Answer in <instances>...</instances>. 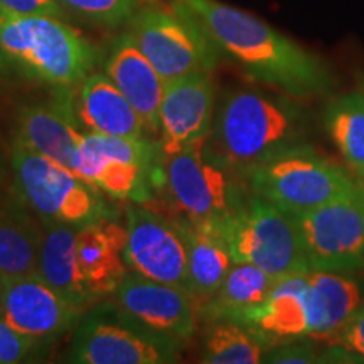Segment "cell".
Segmentation results:
<instances>
[{
	"label": "cell",
	"mask_w": 364,
	"mask_h": 364,
	"mask_svg": "<svg viewBox=\"0 0 364 364\" xmlns=\"http://www.w3.org/2000/svg\"><path fill=\"white\" fill-rule=\"evenodd\" d=\"M201 21L221 56L236 63L250 78L294 98L326 97L336 76L317 54L289 36L221 0H181Z\"/></svg>",
	"instance_id": "cell-1"
},
{
	"label": "cell",
	"mask_w": 364,
	"mask_h": 364,
	"mask_svg": "<svg viewBox=\"0 0 364 364\" xmlns=\"http://www.w3.org/2000/svg\"><path fill=\"white\" fill-rule=\"evenodd\" d=\"M295 100L257 88L226 91L206 140L209 150L247 176L268 159L306 144L311 117Z\"/></svg>",
	"instance_id": "cell-2"
},
{
	"label": "cell",
	"mask_w": 364,
	"mask_h": 364,
	"mask_svg": "<svg viewBox=\"0 0 364 364\" xmlns=\"http://www.w3.org/2000/svg\"><path fill=\"white\" fill-rule=\"evenodd\" d=\"M0 38L14 68L56 90L76 88L98 63L93 44L59 17L0 11Z\"/></svg>",
	"instance_id": "cell-3"
},
{
	"label": "cell",
	"mask_w": 364,
	"mask_h": 364,
	"mask_svg": "<svg viewBox=\"0 0 364 364\" xmlns=\"http://www.w3.org/2000/svg\"><path fill=\"white\" fill-rule=\"evenodd\" d=\"M206 140L166 156L164 172L172 199L189 221L218 225L238 215L253 193L247 176L218 159Z\"/></svg>",
	"instance_id": "cell-4"
},
{
	"label": "cell",
	"mask_w": 364,
	"mask_h": 364,
	"mask_svg": "<svg viewBox=\"0 0 364 364\" xmlns=\"http://www.w3.org/2000/svg\"><path fill=\"white\" fill-rule=\"evenodd\" d=\"M129 33L164 81L213 73L220 63L215 41L181 0H172L171 7H140L129 22Z\"/></svg>",
	"instance_id": "cell-5"
},
{
	"label": "cell",
	"mask_w": 364,
	"mask_h": 364,
	"mask_svg": "<svg viewBox=\"0 0 364 364\" xmlns=\"http://www.w3.org/2000/svg\"><path fill=\"white\" fill-rule=\"evenodd\" d=\"M247 181L253 194L290 215L311 211L358 188L348 172L309 142L268 159L248 172Z\"/></svg>",
	"instance_id": "cell-6"
},
{
	"label": "cell",
	"mask_w": 364,
	"mask_h": 364,
	"mask_svg": "<svg viewBox=\"0 0 364 364\" xmlns=\"http://www.w3.org/2000/svg\"><path fill=\"white\" fill-rule=\"evenodd\" d=\"M206 226L221 235L233 262L253 263L275 279L311 272L294 216L260 196L230 220Z\"/></svg>",
	"instance_id": "cell-7"
},
{
	"label": "cell",
	"mask_w": 364,
	"mask_h": 364,
	"mask_svg": "<svg viewBox=\"0 0 364 364\" xmlns=\"http://www.w3.org/2000/svg\"><path fill=\"white\" fill-rule=\"evenodd\" d=\"M12 169L21 198L44 221L81 228L105 220L97 188L17 140L12 144Z\"/></svg>",
	"instance_id": "cell-8"
},
{
	"label": "cell",
	"mask_w": 364,
	"mask_h": 364,
	"mask_svg": "<svg viewBox=\"0 0 364 364\" xmlns=\"http://www.w3.org/2000/svg\"><path fill=\"white\" fill-rule=\"evenodd\" d=\"M181 341L156 332L120 307H98L76 327L70 363L171 364L179 363Z\"/></svg>",
	"instance_id": "cell-9"
},
{
	"label": "cell",
	"mask_w": 364,
	"mask_h": 364,
	"mask_svg": "<svg viewBox=\"0 0 364 364\" xmlns=\"http://www.w3.org/2000/svg\"><path fill=\"white\" fill-rule=\"evenodd\" d=\"M159 149L147 139H124L102 134L81 135L73 172L115 199L145 203L156 184Z\"/></svg>",
	"instance_id": "cell-10"
},
{
	"label": "cell",
	"mask_w": 364,
	"mask_h": 364,
	"mask_svg": "<svg viewBox=\"0 0 364 364\" xmlns=\"http://www.w3.org/2000/svg\"><path fill=\"white\" fill-rule=\"evenodd\" d=\"M292 216L311 270L351 273L364 268V204L359 186Z\"/></svg>",
	"instance_id": "cell-11"
},
{
	"label": "cell",
	"mask_w": 364,
	"mask_h": 364,
	"mask_svg": "<svg viewBox=\"0 0 364 364\" xmlns=\"http://www.w3.org/2000/svg\"><path fill=\"white\" fill-rule=\"evenodd\" d=\"M124 258L132 272L189 292L188 243L179 223L145 206L127 211Z\"/></svg>",
	"instance_id": "cell-12"
},
{
	"label": "cell",
	"mask_w": 364,
	"mask_h": 364,
	"mask_svg": "<svg viewBox=\"0 0 364 364\" xmlns=\"http://www.w3.org/2000/svg\"><path fill=\"white\" fill-rule=\"evenodd\" d=\"M211 75L194 73L166 81L161 103L164 156L182 152L211 134L216 112V90Z\"/></svg>",
	"instance_id": "cell-13"
},
{
	"label": "cell",
	"mask_w": 364,
	"mask_h": 364,
	"mask_svg": "<svg viewBox=\"0 0 364 364\" xmlns=\"http://www.w3.org/2000/svg\"><path fill=\"white\" fill-rule=\"evenodd\" d=\"M0 314L14 329L38 343L70 331L80 318L81 309L36 273L7 279L0 292Z\"/></svg>",
	"instance_id": "cell-14"
},
{
	"label": "cell",
	"mask_w": 364,
	"mask_h": 364,
	"mask_svg": "<svg viewBox=\"0 0 364 364\" xmlns=\"http://www.w3.org/2000/svg\"><path fill=\"white\" fill-rule=\"evenodd\" d=\"M117 306L149 329L186 341L196 331V302L179 287L127 272L117 289Z\"/></svg>",
	"instance_id": "cell-15"
},
{
	"label": "cell",
	"mask_w": 364,
	"mask_h": 364,
	"mask_svg": "<svg viewBox=\"0 0 364 364\" xmlns=\"http://www.w3.org/2000/svg\"><path fill=\"white\" fill-rule=\"evenodd\" d=\"M58 91V97L51 102L26 105L21 108L14 140L73 171L83 134L76 129L78 117L73 103L75 93L73 90Z\"/></svg>",
	"instance_id": "cell-16"
},
{
	"label": "cell",
	"mask_w": 364,
	"mask_h": 364,
	"mask_svg": "<svg viewBox=\"0 0 364 364\" xmlns=\"http://www.w3.org/2000/svg\"><path fill=\"white\" fill-rule=\"evenodd\" d=\"M105 73L142 118L145 130L154 134L161 132V103L166 81L140 51L130 33L115 39L105 61Z\"/></svg>",
	"instance_id": "cell-17"
},
{
	"label": "cell",
	"mask_w": 364,
	"mask_h": 364,
	"mask_svg": "<svg viewBox=\"0 0 364 364\" xmlns=\"http://www.w3.org/2000/svg\"><path fill=\"white\" fill-rule=\"evenodd\" d=\"M127 230L100 220L76 231V255L81 275L95 299L117 292L127 275L124 248Z\"/></svg>",
	"instance_id": "cell-18"
},
{
	"label": "cell",
	"mask_w": 364,
	"mask_h": 364,
	"mask_svg": "<svg viewBox=\"0 0 364 364\" xmlns=\"http://www.w3.org/2000/svg\"><path fill=\"white\" fill-rule=\"evenodd\" d=\"M76 117L93 134L144 139L145 125L139 113L105 73H91L78 85L73 98Z\"/></svg>",
	"instance_id": "cell-19"
},
{
	"label": "cell",
	"mask_w": 364,
	"mask_h": 364,
	"mask_svg": "<svg viewBox=\"0 0 364 364\" xmlns=\"http://www.w3.org/2000/svg\"><path fill=\"white\" fill-rule=\"evenodd\" d=\"M307 275L309 272L279 279L270 297L236 322L260 332L273 344L277 341L309 338Z\"/></svg>",
	"instance_id": "cell-20"
},
{
	"label": "cell",
	"mask_w": 364,
	"mask_h": 364,
	"mask_svg": "<svg viewBox=\"0 0 364 364\" xmlns=\"http://www.w3.org/2000/svg\"><path fill=\"white\" fill-rule=\"evenodd\" d=\"M44 226L38 275L59 295L83 311L95 297L90 294L80 270L75 226L56 221H44Z\"/></svg>",
	"instance_id": "cell-21"
},
{
	"label": "cell",
	"mask_w": 364,
	"mask_h": 364,
	"mask_svg": "<svg viewBox=\"0 0 364 364\" xmlns=\"http://www.w3.org/2000/svg\"><path fill=\"white\" fill-rule=\"evenodd\" d=\"M307 279L309 338L332 339L361 306V289L339 272L311 270Z\"/></svg>",
	"instance_id": "cell-22"
},
{
	"label": "cell",
	"mask_w": 364,
	"mask_h": 364,
	"mask_svg": "<svg viewBox=\"0 0 364 364\" xmlns=\"http://www.w3.org/2000/svg\"><path fill=\"white\" fill-rule=\"evenodd\" d=\"M188 243L189 292L196 304H206L220 289L228 270L233 265L230 250L215 228L179 223Z\"/></svg>",
	"instance_id": "cell-23"
},
{
	"label": "cell",
	"mask_w": 364,
	"mask_h": 364,
	"mask_svg": "<svg viewBox=\"0 0 364 364\" xmlns=\"http://www.w3.org/2000/svg\"><path fill=\"white\" fill-rule=\"evenodd\" d=\"M277 280L253 263L233 262L218 292L201 306V316L211 322L238 321L270 297Z\"/></svg>",
	"instance_id": "cell-24"
},
{
	"label": "cell",
	"mask_w": 364,
	"mask_h": 364,
	"mask_svg": "<svg viewBox=\"0 0 364 364\" xmlns=\"http://www.w3.org/2000/svg\"><path fill=\"white\" fill-rule=\"evenodd\" d=\"M275 346L252 327L236 321H215L203 343L204 364H258Z\"/></svg>",
	"instance_id": "cell-25"
},
{
	"label": "cell",
	"mask_w": 364,
	"mask_h": 364,
	"mask_svg": "<svg viewBox=\"0 0 364 364\" xmlns=\"http://www.w3.org/2000/svg\"><path fill=\"white\" fill-rule=\"evenodd\" d=\"M324 127L353 171L364 177V93L351 91L327 103Z\"/></svg>",
	"instance_id": "cell-26"
},
{
	"label": "cell",
	"mask_w": 364,
	"mask_h": 364,
	"mask_svg": "<svg viewBox=\"0 0 364 364\" xmlns=\"http://www.w3.org/2000/svg\"><path fill=\"white\" fill-rule=\"evenodd\" d=\"M41 238L24 221L0 215V270L7 279L36 275L39 270Z\"/></svg>",
	"instance_id": "cell-27"
},
{
	"label": "cell",
	"mask_w": 364,
	"mask_h": 364,
	"mask_svg": "<svg viewBox=\"0 0 364 364\" xmlns=\"http://www.w3.org/2000/svg\"><path fill=\"white\" fill-rule=\"evenodd\" d=\"M66 12L90 24L120 27L129 24L140 9V0H56Z\"/></svg>",
	"instance_id": "cell-28"
},
{
	"label": "cell",
	"mask_w": 364,
	"mask_h": 364,
	"mask_svg": "<svg viewBox=\"0 0 364 364\" xmlns=\"http://www.w3.org/2000/svg\"><path fill=\"white\" fill-rule=\"evenodd\" d=\"M304 338L282 341L279 346H272L270 351L265 354L263 363L275 364H312L324 363L322 354H317L312 344L302 341Z\"/></svg>",
	"instance_id": "cell-29"
},
{
	"label": "cell",
	"mask_w": 364,
	"mask_h": 364,
	"mask_svg": "<svg viewBox=\"0 0 364 364\" xmlns=\"http://www.w3.org/2000/svg\"><path fill=\"white\" fill-rule=\"evenodd\" d=\"M36 341L21 334L9 324L0 314V364H14L24 361L33 351Z\"/></svg>",
	"instance_id": "cell-30"
},
{
	"label": "cell",
	"mask_w": 364,
	"mask_h": 364,
	"mask_svg": "<svg viewBox=\"0 0 364 364\" xmlns=\"http://www.w3.org/2000/svg\"><path fill=\"white\" fill-rule=\"evenodd\" d=\"M336 344L346 349L353 358L364 361V304L356 309L341 329L332 336Z\"/></svg>",
	"instance_id": "cell-31"
},
{
	"label": "cell",
	"mask_w": 364,
	"mask_h": 364,
	"mask_svg": "<svg viewBox=\"0 0 364 364\" xmlns=\"http://www.w3.org/2000/svg\"><path fill=\"white\" fill-rule=\"evenodd\" d=\"M0 11L17 16H51L65 19L66 11L56 0H0Z\"/></svg>",
	"instance_id": "cell-32"
},
{
	"label": "cell",
	"mask_w": 364,
	"mask_h": 364,
	"mask_svg": "<svg viewBox=\"0 0 364 364\" xmlns=\"http://www.w3.org/2000/svg\"><path fill=\"white\" fill-rule=\"evenodd\" d=\"M12 61L11 58L7 56L6 49H4V44H2V38H0V73H9L12 70Z\"/></svg>",
	"instance_id": "cell-33"
},
{
	"label": "cell",
	"mask_w": 364,
	"mask_h": 364,
	"mask_svg": "<svg viewBox=\"0 0 364 364\" xmlns=\"http://www.w3.org/2000/svg\"><path fill=\"white\" fill-rule=\"evenodd\" d=\"M6 282H7V277L4 275L2 270H0V292H2V289H4V285H6Z\"/></svg>",
	"instance_id": "cell-34"
},
{
	"label": "cell",
	"mask_w": 364,
	"mask_h": 364,
	"mask_svg": "<svg viewBox=\"0 0 364 364\" xmlns=\"http://www.w3.org/2000/svg\"><path fill=\"white\" fill-rule=\"evenodd\" d=\"M361 198H363V204H364V186L361 188Z\"/></svg>",
	"instance_id": "cell-35"
}]
</instances>
